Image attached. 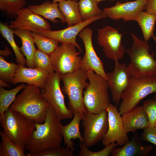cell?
I'll return each mask as SVG.
<instances>
[{
    "mask_svg": "<svg viewBox=\"0 0 156 156\" xmlns=\"http://www.w3.org/2000/svg\"><path fill=\"white\" fill-rule=\"evenodd\" d=\"M82 113L77 112L74 114L72 120L68 124L62 125L61 130L66 147L73 151L75 150V142L72 140L78 139L83 143V138L80 130L79 125L82 118Z\"/></svg>",
    "mask_w": 156,
    "mask_h": 156,
    "instance_id": "obj_21",
    "label": "cell"
},
{
    "mask_svg": "<svg viewBox=\"0 0 156 156\" xmlns=\"http://www.w3.org/2000/svg\"><path fill=\"white\" fill-rule=\"evenodd\" d=\"M58 4L59 8L65 18L68 27L83 21L79 12L77 0H66Z\"/></svg>",
    "mask_w": 156,
    "mask_h": 156,
    "instance_id": "obj_24",
    "label": "cell"
},
{
    "mask_svg": "<svg viewBox=\"0 0 156 156\" xmlns=\"http://www.w3.org/2000/svg\"><path fill=\"white\" fill-rule=\"evenodd\" d=\"M130 140L121 148H114L112 156H147L153 149L152 146L143 144L142 140L135 131Z\"/></svg>",
    "mask_w": 156,
    "mask_h": 156,
    "instance_id": "obj_19",
    "label": "cell"
},
{
    "mask_svg": "<svg viewBox=\"0 0 156 156\" xmlns=\"http://www.w3.org/2000/svg\"><path fill=\"white\" fill-rule=\"evenodd\" d=\"M13 32L14 34L21 40L22 45L20 48L21 51L26 58V64L27 67L30 68H36L34 57L36 49L31 32L19 29H13Z\"/></svg>",
    "mask_w": 156,
    "mask_h": 156,
    "instance_id": "obj_22",
    "label": "cell"
},
{
    "mask_svg": "<svg viewBox=\"0 0 156 156\" xmlns=\"http://www.w3.org/2000/svg\"><path fill=\"white\" fill-rule=\"evenodd\" d=\"M77 47L68 43H62L58 45L51 55L53 70L61 75L74 72L80 68L82 59L78 56L81 52H77Z\"/></svg>",
    "mask_w": 156,
    "mask_h": 156,
    "instance_id": "obj_10",
    "label": "cell"
},
{
    "mask_svg": "<svg viewBox=\"0 0 156 156\" xmlns=\"http://www.w3.org/2000/svg\"><path fill=\"white\" fill-rule=\"evenodd\" d=\"M142 140L152 143L156 146V129L149 127L144 129L140 137Z\"/></svg>",
    "mask_w": 156,
    "mask_h": 156,
    "instance_id": "obj_37",
    "label": "cell"
},
{
    "mask_svg": "<svg viewBox=\"0 0 156 156\" xmlns=\"http://www.w3.org/2000/svg\"><path fill=\"white\" fill-rule=\"evenodd\" d=\"M26 86L22 84L9 90H6L3 87H0V114L5 113L9 108L14 101L19 92Z\"/></svg>",
    "mask_w": 156,
    "mask_h": 156,
    "instance_id": "obj_28",
    "label": "cell"
},
{
    "mask_svg": "<svg viewBox=\"0 0 156 156\" xmlns=\"http://www.w3.org/2000/svg\"><path fill=\"white\" fill-rule=\"evenodd\" d=\"M89 84L83 91V100L87 112L98 114L110 104L107 81L90 70L86 71Z\"/></svg>",
    "mask_w": 156,
    "mask_h": 156,
    "instance_id": "obj_5",
    "label": "cell"
},
{
    "mask_svg": "<svg viewBox=\"0 0 156 156\" xmlns=\"http://www.w3.org/2000/svg\"><path fill=\"white\" fill-rule=\"evenodd\" d=\"M115 62L113 71L106 73L112 100L117 105L120 103L123 92L128 86L131 76L125 64L120 63L118 60Z\"/></svg>",
    "mask_w": 156,
    "mask_h": 156,
    "instance_id": "obj_16",
    "label": "cell"
},
{
    "mask_svg": "<svg viewBox=\"0 0 156 156\" xmlns=\"http://www.w3.org/2000/svg\"><path fill=\"white\" fill-rule=\"evenodd\" d=\"M133 40L131 47L126 50L130 58L127 66L131 76H145L156 75V59L154 53H149L150 47L147 42L131 34Z\"/></svg>",
    "mask_w": 156,
    "mask_h": 156,
    "instance_id": "obj_4",
    "label": "cell"
},
{
    "mask_svg": "<svg viewBox=\"0 0 156 156\" xmlns=\"http://www.w3.org/2000/svg\"><path fill=\"white\" fill-rule=\"evenodd\" d=\"M147 0L117 2L114 6L103 9L107 17L113 20L122 19L124 22L136 21L139 13L145 10Z\"/></svg>",
    "mask_w": 156,
    "mask_h": 156,
    "instance_id": "obj_17",
    "label": "cell"
},
{
    "mask_svg": "<svg viewBox=\"0 0 156 156\" xmlns=\"http://www.w3.org/2000/svg\"><path fill=\"white\" fill-rule=\"evenodd\" d=\"M26 4V0H0V9L8 17L16 18L18 12Z\"/></svg>",
    "mask_w": 156,
    "mask_h": 156,
    "instance_id": "obj_31",
    "label": "cell"
},
{
    "mask_svg": "<svg viewBox=\"0 0 156 156\" xmlns=\"http://www.w3.org/2000/svg\"><path fill=\"white\" fill-rule=\"evenodd\" d=\"M152 37L153 38V39L155 41L156 44V36H155L154 34H153L152 36Z\"/></svg>",
    "mask_w": 156,
    "mask_h": 156,
    "instance_id": "obj_43",
    "label": "cell"
},
{
    "mask_svg": "<svg viewBox=\"0 0 156 156\" xmlns=\"http://www.w3.org/2000/svg\"><path fill=\"white\" fill-rule=\"evenodd\" d=\"M0 32L12 49L16 56V60L20 65L25 66L26 60L21 52L20 48L16 44L14 38L13 29L10 28L6 23H0Z\"/></svg>",
    "mask_w": 156,
    "mask_h": 156,
    "instance_id": "obj_26",
    "label": "cell"
},
{
    "mask_svg": "<svg viewBox=\"0 0 156 156\" xmlns=\"http://www.w3.org/2000/svg\"><path fill=\"white\" fill-rule=\"evenodd\" d=\"M62 80V75L54 71L49 73L45 83L40 88L43 98L53 108L60 120L71 119L74 115L66 105L65 96L60 87Z\"/></svg>",
    "mask_w": 156,
    "mask_h": 156,
    "instance_id": "obj_8",
    "label": "cell"
},
{
    "mask_svg": "<svg viewBox=\"0 0 156 156\" xmlns=\"http://www.w3.org/2000/svg\"><path fill=\"white\" fill-rule=\"evenodd\" d=\"M79 12L83 21L101 14L103 10L98 6L95 0H79L78 2Z\"/></svg>",
    "mask_w": 156,
    "mask_h": 156,
    "instance_id": "obj_29",
    "label": "cell"
},
{
    "mask_svg": "<svg viewBox=\"0 0 156 156\" xmlns=\"http://www.w3.org/2000/svg\"><path fill=\"white\" fill-rule=\"evenodd\" d=\"M60 120L49 104L44 122L35 123V129L26 148L29 151L28 156L47 148L61 146L63 136Z\"/></svg>",
    "mask_w": 156,
    "mask_h": 156,
    "instance_id": "obj_1",
    "label": "cell"
},
{
    "mask_svg": "<svg viewBox=\"0 0 156 156\" xmlns=\"http://www.w3.org/2000/svg\"><path fill=\"white\" fill-rule=\"evenodd\" d=\"M62 90L68 98V108L73 114L77 112H86L83 100V90L89 84L86 81V71L80 68L74 72L62 75Z\"/></svg>",
    "mask_w": 156,
    "mask_h": 156,
    "instance_id": "obj_7",
    "label": "cell"
},
{
    "mask_svg": "<svg viewBox=\"0 0 156 156\" xmlns=\"http://www.w3.org/2000/svg\"><path fill=\"white\" fill-rule=\"evenodd\" d=\"M0 86L3 87L9 88L10 87L7 82L1 79H0Z\"/></svg>",
    "mask_w": 156,
    "mask_h": 156,
    "instance_id": "obj_40",
    "label": "cell"
},
{
    "mask_svg": "<svg viewBox=\"0 0 156 156\" xmlns=\"http://www.w3.org/2000/svg\"><path fill=\"white\" fill-rule=\"evenodd\" d=\"M155 129H156V126H155Z\"/></svg>",
    "mask_w": 156,
    "mask_h": 156,
    "instance_id": "obj_45",
    "label": "cell"
},
{
    "mask_svg": "<svg viewBox=\"0 0 156 156\" xmlns=\"http://www.w3.org/2000/svg\"><path fill=\"white\" fill-rule=\"evenodd\" d=\"M66 0H53V2L55 3H59L61 1Z\"/></svg>",
    "mask_w": 156,
    "mask_h": 156,
    "instance_id": "obj_41",
    "label": "cell"
},
{
    "mask_svg": "<svg viewBox=\"0 0 156 156\" xmlns=\"http://www.w3.org/2000/svg\"><path fill=\"white\" fill-rule=\"evenodd\" d=\"M107 17L103 10V13L98 16L83 21L77 24L59 30L43 31L36 33L44 36L54 39L61 43H68L75 45L80 52L81 48L76 41V36L88 25L93 22Z\"/></svg>",
    "mask_w": 156,
    "mask_h": 156,
    "instance_id": "obj_13",
    "label": "cell"
},
{
    "mask_svg": "<svg viewBox=\"0 0 156 156\" xmlns=\"http://www.w3.org/2000/svg\"><path fill=\"white\" fill-rule=\"evenodd\" d=\"M156 16L143 11L140 12L136 21L138 23L142 30L146 41L148 42L154 34Z\"/></svg>",
    "mask_w": 156,
    "mask_h": 156,
    "instance_id": "obj_25",
    "label": "cell"
},
{
    "mask_svg": "<svg viewBox=\"0 0 156 156\" xmlns=\"http://www.w3.org/2000/svg\"><path fill=\"white\" fill-rule=\"evenodd\" d=\"M82 120L83 143L87 147L102 140L108 131V114L106 109L96 114L83 112Z\"/></svg>",
    "mask_w": 156,
    "mask_h": 156,
    "instance_id": "obj_9",
    "label": "cell"
},
{
    "mask_svg": "<svg viewBox=\"0 0 156 156\" xmlns=\"http://www.w3.org/2000/svg\"><path fill=\"white\" fill-rule=\"evenodd\" d=\"M12 54V52L7 47H5L4 50H0V54L1 56L8 57Z\"/></svg>",
    "mask_w": 156,
    "mask_h": 156,
    "instance_id": "obj_39",
    "label": "cell"
},
{
    "mask_svg": "<svg viewBox=\"0 0 156 156\" xmlns=\"http://www.w3.org/2000/svg\"><path fill=\"white\" fill-rule=\"evenodd\" d=\"M36 68L45 70L49 73L54 72L50 55L38 49L36 50L34 57Z\"/></svg>",
    "mask_w": 156,
    "mask_h": 156,
    "instance_id": "obj_33",
    "label": "cell"
},
{
    "mask_svg": "<svg viewBox=\"0 0 156 156\" xmlns=\"http://www.w3.org/2000/svg\"><path fill=\"white\" fill-rule=\"evenodd\" d=\"M49 104L43 98L40 88L28 84L16 96L10 108L35 122L43 123Z\"/></svg>",
    "mask_w": 156,
    "mask_h": 156,
    "instance_id": "obj_2",
    "label": "cell"
},
{
    "mask_svg": "<svg viewBox=\"0 0 156 156\" xmlns=\"http://www.w3.org/2000/svg\"><path fill=\"white\" fill-rule=\"evenodd\" d=\"M145 10L146 12L156 16V0H147Z\"/></svg>",
    "mask_w": 156,
    "mask_h": 156,
    "instance_id": "obj_38",
    "label": "cell"
},
{
    "mask_svg": "<svg viewBox=\"0 0 156 156\" xmlns=\"http://www.w3.org/2000/svg\"><path fill=\"white\" fill-rule=\"evenodd\" d=\"M79 144L80 150L78 156H108L111 155L113 149L118 145L117 142H113L101 150L93 152L89 150L83 143L79 142Z\"/></svg>",
    "mask_w": 156,
    "mask_h": 156,
    "instance_id": "obj_34",
    "label": "cell"
},
{
    "mask_svg": "<svg viewBox=\"0 0 156 156\" xmlns=\"http://www.w3.org/2000/svg\"><path fill=\"white\" fill-rule=\"evenodd\" d=\"M58 3L49 1H45L40 5H31L28 8L35 14L54 23L59 22L56 18L60 19L61 23H66V19L60 10Z\"/></svg>",
    "mask_w": 156,
    "mask_h": 156,
    "instance_id": "obj_23",
    "label": "cell"
},
{
    "mask_svg": "<svg viewBox=\"0 0 156 156\" xmlns=\"http://www.w3.org/2000/svg\"><path fill=\"white\" fill-rule=\"evenodd\" d=\"M49 74L48 71L36 68H27L19 65L12 83L14 85L19 83H25L40 88L45 83Z\"/></svg>",
    "mask_w": 156,
    "mask_h": 156,
    "instance_id": "obj_18",
    "label": "cell"
},
{
    "mask_svg": "<svg viewBox=\"0 0 156 156\" xmlns=\"http://www.w3.org/2000/svg\"><path fill=\"white\" fill-rule=\"evenodd\" d=\"M106 109L108 114L109 128L102 140L103 144L106 146L115 142L120 146H123L129 140L124 129L121 115L116 107L111 103Z\"/></svg>",
    "mask_w": 156,
    "mask_h": 156,
    "instance_id": "obj_14",
    "label": "cell"
},
{
    "mask_svg": "<svg viewBox=\"0 0 156 156\" xmlns=\"http://www.w3.org/2000/svg\"><path fill=\"white\" fill-rule=\"evenodd\" d=\"M109 26L97 29L98 44L103 48L105 56L114 61L122 59L126 50L122 43V33Z\"/></svg>",
    "mask_w": 156,
    "mask_h": 156,
    "instance_id": "obj_11",
    "label": "cell"
},
{
    "mask_svg": "<svg viewBox=\"0 0 156 156\" xmlns=\"http://www.w3.org/2000/svg\"><path fill=\"white\" fill-rule=\"evenodd\" d=\"M19 66L18 64L7 62L2 56H1L0 79L7 83H12L13 78Z\"/></svg>",
    "mask_w": 156,
    "mask_h": 156,
    "instance_id": "obj_32",
    "label": "cell"
},
{
    "mask_svg": "<svg viewBox=\"0 0 156 156\" xmlns=\"http://www.w3.org/2000/svg\"><path fill=\"white\" fill-rule=\"evenodd\" d=\"M92 35V31L89 27L84 28L79 34L85 48V53L81 60L80 68L86 71L92 70L107 80L103 63L97 55L93 45Z\"/></svg>",
    "mask_w": 156,
    "mask_h": 156,
    "instance_id": "obj_12",
    "label": "cell"
},
{
    "mask_svg": "<svg viewBox=\"0 0 156 156\" xmlns=\"http://www.w3.org/2000/svg\"><path fill=\"white\" fill-rule=\"evenodd\" d=\"M142 106L148 118L149 127H155L156 126V100L154 99L146 100Z\"/></svg>",
    "mask_w": 156,
    "mask_h": 156,
    "instance_id": "obj_35",
    "label": "cell"
},
{
    "mask_svg": "<svg viewBox=\"0 0 156 156\" xmlns=\"http://www.w3.org/2000/svg\"><path fill=\"white\" fill-rule=\"evenodd\" d=\"M73 151L60 146L47 148L30 156H73Z\"/></svg>",
    "mask_w": 156,
    "mask_h": 156,
    "instance_id": "obj_36",
    "label": "cell"
},
{
    "mask_svg": "<svg viewBox=\"0 0 156 156\" xmlns=\"http://www.w3.org/2000/svg\"><path fill=\"white\" fill-rule=\"evenodd\" d=\"M0 123L4 133L25 152L35 129V122L9 107L0 115Z\"/></svg>",
    "mask_w": 156,
    "mask_h": 156,
    "instance_id": "obj_3",
    "label": "cell"
},
{
    "mask_svg": "<svg viewBox=\"0 0 156 156\" xmlns=\"http://www.w3.org/2000/svg\"><path fill=\"white\" fill-rule=\"evenodd\" d=\"M9 26L13 29H25L35 33L51 30L50 25L46 20L28 8L19 10L15 19L11 21Z\"/></svg>",
    "mask_w": 156,
    "mask_h": 156,
    "instance_id": "obj_15",
    "label": "cell"
},
{
    "mask_svg": "<svg viewBox=\"0 0 156 156\" xmlns=\"http://www.w3.org/2000/svg\"><path fill=\"white\" fill-rule=\"evenodd\" d=\"M122 116L124 129L127 133L149 126L147 117L142 106L137 105Z\"/></svg>",
    "mask_w": 156,
    "mask_h": 156,
    "instance_id": "obj_20",
    "label": "cell"
},
{
    "mask_svg": "<svg viewBox=\"0 0 156 156\" xmlns=\"http://www.w3.org/2000/svg\"><path fill=\"white\" fill-rule=\"evenodd\" d=\"M153 99L156 100V94H155V95H154Z\"/></svg>",
    "mask_w": 156,
    "mask_h": 156,
    "instance_id": "obj_44",
    "label": "cell"
},
{
    "mask_svg": "<svg viewBox=\"0 0 156 156\" xmlns=\"http://www.w3.org/2000/svg\"><path fill=\"white\" fill-rule=\"evenodd\" d=\"M0 156H28L22 149L14 143L1 130Z\"/></svg>",
    "mask_w": 156,
    "mask_h": 156,
    "instance_id": "obj_27",
    "label": "cell"
},
{
    "mask_svg": "<svg viewBox=\"0 0 156 156\" xmlns=\"http://www.w3.org/2000/svg\"><path fill=\"white\" fill-rule=\"evenodd\" d=\"M152 93L156 94V75L131 76L128 86L121 96L122 101L118 109L121 115Z\"/></svg>",
    "mask_w": 156,
    "mask_h": 156,
    "instance_id": "obj_6",
    "label": "cell"
},
{
    "mask_svg": "<svg viewBox=\"0 0 156 156\" xmlns=\"http://www.w3.org/2000/svg\"><path fill=\"white\" fill-rule=\"evenodd\" d=\"M31 34L38 49L47 54H52L58 46L59 42L54 39L35 32H31Z\"/></svg>",
    "mask_w": 156,
    "mask_h": 156,
    "instance_id": "obj_30",
    "label": "cell"
},
{
    "mask_svg": "<svg viewBox=\"0 0 156 156\" xmlns=\"http://www.w3.org/2000/svg\"><path fill=\"white\" fill-rule=\"evenodd\" d=\"M95 0L96 1V2L98 3L100 1H105V0ZM110 0V1H115V0L118 1V0Z\"/></svg>",
    "mask_w": 156,
    "mask_h": 156,
    "instance_id": "obj_42",
    "label": "cell"
}]
</instances>
